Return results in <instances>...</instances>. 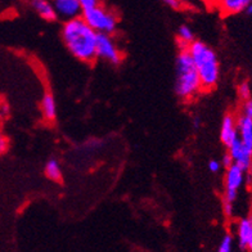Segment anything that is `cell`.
Here are the masks:
<instances>
[{
  "label": "cell",
  "instance_id": "30bf717a",
  "mask_svg": "<svg viewBox=\"0 0 252 252\" xmlns=\"http://www.w3.org/2000/svg\"><path fill=\"white\" fill-rule=\"evenodd\" d=\"M237 236L239 247L245 251L252 252V218H245L238 222Z\"/></svg>",
  "mask_w": 252,
  "mask_h": 252
},
{
  "label": "cell",
  "instance_id": "603a6c76",
  "mask_svg": "<svg viewBox=\"0 0 252 252\" xmlns=\"http://www.w3.org/2000/svg\"><path fill=\"white\" fill-rule=\"evenodd\" d=\"M8 150V140L5 136L0 134V153H4Z\"/></svg>",
  "mask_w": 252,
  "mask_h": 252
},
{
  "label": "cell",
  "instance_id": "9a60e30c",
  "mask_svg": "<svg viewBox=\"0 0 252 252\" xmlns=\"http://www.w3.org/2000/svg\"><path fill=\"white\" fill-rule=\"evenodd\" d=\"M45 175L53 182H61L62 180V170H61L60 162L56 158L49 159L45 165Z\"/></svg>",
  "mask_w": 252,
  "mask_h": 252
},
{
  "label": "cell",
  "instance_id": "8992f818",
  "mask_svg": "<svg viewBox=\"0 0 252 252\" xmlns=\"http://www.w3.org/2000/svg\"><path fill=\"white\" fill-rule=\"evenodd\" d=\"M243 180H245V171L238 165L233 163L229 169H226L225 194H224L225 202L234 203L238 196V189L243 184Z\"/></svg>",
  "mask_w": 252,
  "mask_h": 252
},
{
  "label": "cell",
  "instance_id": "484cf974",
  "mask_svg": "<svg viewBox=\"0 0 252 252\" xmlns=\"http://www.w3.org/2000/svg\"><path fill=\"white\" fill-rule=\"evenodd\" d=\"M247 12H249L250 14H252V3H250V5L247 7Z\"/></svg>",
  "mask_w": 252,
  "mask_h": 252
},
{
  "label": "cell",
  "instance_id": "3957f363",
  "mask_svg": "<svg viewBox=\"0 0 252 252\" xmlns=\"http://www.w3.org/2000/svg\"><path fill=\"white\" fill-rule=\"evenodd\" d=\"M202 89L201 80L188 48H183L176 58L175 93L180 99L188 100Z\"/></svg>",
  "mask_w": 252,
  "mask_h": 252
},
{
  "label": "cell",
  "instance_id": "52a82bcc",
  "mask_svg": "<svg viewBox=\"0 0 252 252\" xmlns=\"http://www.w3.org/2000/svg\"><path fill=\"white\" fill-rule=\"evenodd\" d=\"M229 155L232 157L233 162L238 165L243 171H250L252 167V152H250L245 146H243L241 140L238 139L233 143L232 146L229 147Z\"/></svg>",
  "mask_w": 252,
  "mask_h": 252
},
{
  "label": "cell",
  "instance_id": "ba28073f",
  "mask_svg": "<svg viewBox=\"0 0 252 252\" xmlns=\"http://www.w3.org/2000/svg\"><path fill=\"white\" fill-rule=\"evenodd\" d=\"M54 9L57 12V16H61L67 21L79 18L81 14L80 0H56Z\"/></svg>",
  "mask_w": 252,
  "mask_h": 252
},
{
  "label": "cell",
  "instance_id": "d6986e66",
  "mask_svg": "<svg viewBox=\"0 0 252 252\" xmlns=\"http://www.w3.org/2000/svg\"><path fill=\"white\" fill-rule=\"evenodd\" d=\"M95 5H98L95 0H80V7H81V12L84 10H89L92 8H94Z\"/></svg>",
  "mask_w": 252,
  "mask_h": 252
},
{
  "label": "cell",
  "instance_id": "cb8c5ba5",
  "mask_svg": "<svg viewBox=\"0 0 252 252\" xmlns=\"http://www.w3.org/2000/svg\"><path fill=\"white\" fill-rule=\"evenodd\" d=\"M222 207H224V213H225L226 216H232L233 215V203H229L224 201L222 203Z\"/></svg>",
  "mask_w": 252,
  "mask_h": 252
},
{
  "label": "cell",
  "instance_id": "5bb4252c",
  "mask_svg": "<svg viewBox=\"0 0 252 252\" xmlns=\"http://www.w3.org/2000/svg\"><path fill=\"white\" fill-rule=\"evenodd\" d=\"M249 5V0H224L220 3V8L228 14L239 13V12L247 9Z\"/></svg>",
  "mask_w": 252,
  "mask_h": 252
},
{
  "label": "cell",
  "instance_id": "6da1fadb",
  "mask_svg": "<svg viewBox=\"0 0 252 252\" xmlns=\"http://www.w3.org/2000/svg\"><path fill=\"white\" fill-rule=\"evenodd\" d=\"M63 41L75 58L83 62H93L96 58L98 33L79 17L67 21L62 29Z\"/></svg>",
  "mask_w": 252,
  "mask_h": 252
},
{
  "label": "cell",
  "instance_id": "d4e9b609",
  "mask_svg": "<svg viewBox=\"0 0 252 252\" xmlns=\"http://www.w3.org/2000/svg\"><path fill=\"white\" fill-rule=\"evenodd\" d=\"M165 3L173 8H179V4H180L179 1H175V0H166Z\"/></svg>",
  "mask_w": 252,
  "mask_h": 252
},
{
  "label": "cell",
  "instance_id": "e0dca14e",
  "mask_svg": "<svg viewBox=\"0 0 252 252\" xmlns=\"http://www.w3.org/2000/svg\"><path fill=\"white\" fill-rule=\"evenodd\" d=\"M233 250V237L230 234L222 237L221 242L219 245L218 252H232Z\"/></svg>",
  "mask_w": 252,
  "mask_h": 252
},
{
  "label": "cell",
  "instance_id": "9c48e42d",
  "mask_svg": "<svg viewBox=\"0 0 252 252\" xmlns=\"http://www.w3.org/2000/svg\"><path fill=\"white\" fill-rule=\"evenodd\" d=\"M220 139L226 147H230L238 139V129H237V120L232 115H226L222 119L221 130H220Z\"/></svg>",
  "mask_w": 252,
  "mask_h": 252
},
{
  "label": "cell",
  "instance_id": "7402d4cb",
  "mask_svg": "<svg viewBox=\"0 0 252 252\" xmlns=\"http://www.w3.org/2000/svg\"><path fill=\"white\" fill-rule=\"evenodd\" d=\"M233 159L232 157H230V155L229 153H226V155H224V157H222V161H221V165L225 167V169H229L230 166L233 165Z\"/></svg>",
  "mask_w": 252,
  "mask_h": 252
},
{
  "label": "cell",
  "instance_id": "8fae6325",
  "mask_svg": "<svg viewBox=\"0 0 252 252\" xmlns=\"http://www.w3.org/2000/svg\"><path fill=\"white\" fill-rule=\"evenodd\" d=\"M237 129L241 143L250 152H252V120L241 116L237 120Z\"/></svg>",
  "mask_w": 252,
  "mask_h": 252
},
{
  "label": "cell",
  "instance_id": "7a4b0ae2",
  "mask_svg": "<svg viewBox=\"0 0 252 252\" xmlns=\"http://www.w3.org/2000/svg\"><path fill=\"white\" fill-rule=\"evenodd\" d=\"M188 52L192 57L193 63L198 72L202 89L210 90L215 88L219 81L220 75L219 61H218L215 52L207 44L202 43L199 40H194L189 45Z\"/></svg>",
  "mask_w": 252,
  "mask_h": 252
},
{
  "label": "cell",
  "instance_id": "7c38bea8",
  "mask_svg": "<svg viewBox=\"0 0 252 252\" xmlns=\"http://www.w3.org/2000/svg\"><path fill=\"white\" fill-rule=\"evenodd\" d=\"M41 113L43 117L49 123L56 121L57 117V103L54 99L53 94L45 93L41 99Z\"/></svg>",
  "mask_w": 252,
  "mask_h": 252
},
{
  "label": "cell",
  "instance_id": "277c9868",
  "mask_svg": "<svg viewBox=\"0 0 252 252\" xmlns=\"http://www.w3.org/2000/svg\"><path fill=\"white\" fill-rule=\"evenodd\" d=\"M83 18L89 27H92L96 33H106L110 35L116 30L117 18L115 13L107 9L103 5H95L89 10L81 12Z\"/></svg>",
  "mask_w": 252,
  "mask_h": 252
},
{
  "label": "cell",
  "instance_id": "4fadbf2b",
  "mask_svg": "<svg viewBox=\"0 0 252 252\" xmlns=\"http://www.w3.org/2000/svg\"><path fill=\"white\" fill-rule=\"evenodd\" d=\"M33 9L36 10L39 16L41 18H44L45 21H54L57 20V12L54 9V7L49 1H45V0H33L32 3Z\"/></svg>",
  "mask_w": 252,
  "mask_h": 252
},
{
  "label": "cell",
  "instance_id": "ac0fdd59",
  "mask_svg": "<svg viewBox=\"0 0 252 252\" xmlns=\"http://www.w3.org/2000/svg\"><path fill=\"white\" fill-rule=\"evenodd\" d=\"M239 96L245 100L251 99V89H250V85L247 83H242L238 88Z\"/></svg>",
  "mask_w": 252,
  "mask_h": 252
},
{
  "label": "cell",
  "instance_id": "44dd1931",
  "mask_svg": "<svg viewBox=\"0 0 252 252\" xmlns=\"http://www.w3.org/2000/svg\"><path fill=\"white\" fill-rule=\"evenodd\" d=\"M221 169V162L216 161V159H211L209 162V170L211 173H218Z\"/></svg>",
  "mask_w": 252,
  "mask_h": 252
},
{
  "label": "cell",
  "instance_id": "5b68a950",
  "mask_svg": "<svg viewBox=\"0 0 252 252\" xmlns=\"http://www.w3.org/2000/svg\"><path fill=\"white\" fill-rule=\"evenodd\" d=\"M96 57L108 61L112 64H119L123 61V54L113 41L111 35L98 33L96 37Z\"/></svg>",
  "mask_w": 252,
  "mask_h": 252
},
{
  "label": "cell",
  "instance_id": "ffe728a7",
  "mask_svg": "<svg viewBox=\"0 0 252 252\" xmlns=\"http://www.w3.org/2000/svg\"><path fill=\"white\" fill-rule=\"evenodd\" d=\"M243 116L252 120V98L249 100H245V104H243Z\"/></svg>",
  "mask_w": 252,
  "mask_h": 252
},
{
  "label": "cell",
  "instance_id": "2e32d148",
  "mask_svg": "<svg viewBox=\"0 0 252 252\" xmlns=\"http://www.w3.org/2000/svg\"><path fill=\"white\" fill-rule=\"evenodd\" d=\"M178 37H179L180 43L184 45L183 48H188L190 44L194 41V33L190 30V27H188L187 25H182L178 30Z\"/></svg>",
  "mask_w": 252,
  "mask_h": 252
}]
</instances>
